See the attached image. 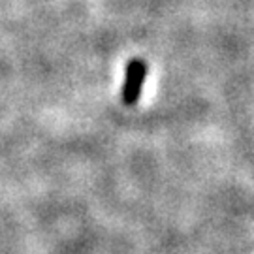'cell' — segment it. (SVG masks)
Wrapping results in <instances>:
<instances>
[{
	"mask_svg": "<svg viewBox=\"0 0 254 254\" xmlns=\"http://www.w3.org/2000/svg\"><path fill=\"white\" fill-rule=\"evenodd\" d=\"M147 77V63L143 59H130L127 64V75H125V85H123V102L125 106H136L141 89Z\"/></svg>",
	"mask_w": 254,
	"mask_h": 254,
	"instance_id": "cell-1",
	"label": "cell"
}]
</instances>
